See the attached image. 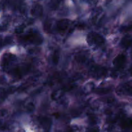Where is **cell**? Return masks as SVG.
I'll return each instance as SVG.
<instances>
[{"mask_svg": "<svg viewBox=\"0 0 132 132\" xmlns=\"http://www.w3.org/2000/svg\"><path fill=\"white\" fill-rule=\"evenodd\" d=\"M87 41L89 45L92 46H100L104 43L105 39L103 36H101L99 34L92 32L88 35Z\"/></svg>", "mask_w": 132, "mask_h": 132, "instance_id": "obj_3", "label": "cell"}, {"mask_svg": "<svg viewBox=\"0 0 132 132\" xmlns=\"http://www.w3.org/2000/svg\"><path fill=\"white\" fill-rule=\"evenodd\" d=\"M70 21L68 19H62L57 23V29L59 32L64 33L69 28Z\"/></svg>", "mask_w": 132, "mask_h": 132, "instance_id": "obj_7", "label": "cell"}, {"mask_svg": "<svg viewBox=\"0 0 132 132\" xmlns=\"http://www.w3.org/2000/svg\"><path fill=\"white\" fill-rule=\"evenodd\" d=\"M6 92L3 89H0V103L5 99V97H6Z\"/></svg>", "mask_w": 132, "mask_h": 132, "instance_id": "obj_17", "label": "cell"}, {"mask_svg": "<svg viewBox=\"0 0 132 132\" xmlns=\"http://www.w3.org/2000/svg\"><path fill=\"white\" fill-rule=\"evenodd\" d=\"M11 41H12V39L10 37H6V39H5V41H4V44H5V45L9 44Z\"/></svg>", "mask_w": 132, "mask_h": 132, "instance_id": "obj_22", "label": "cell"}, {"mask_svg": "<svg viewBox=\"0 0 132 132\" xmlns=\"http://www.w3.org/2000/svg\"><path fill=\"white\" fill-rule=\"evenodd\" d=\"M132 44V37L131 36H126L122 39L121 41V45L125 48H128Z\"/></svg>", "mask_w": 132, "mask_h": 132, "instance_id": "obj_10", "label": "cell"}, {"mask_svg": "<svg viewBox=\"0 0 132 132\" xmlns=\"http://www.w3.org/2000/svg\"><path fill=\"white\" fill-rule=\"evenodd\" d=\"M117 94L119 95L132 96V85L129 83L120 85L117 89Z\"/></svg>", "mask_w": 132, "mask_h": 132, "instance_id": "obj_5", "label": "cell"}, {"mask_svg": "<svg viewBox=\"0 0 132 132\" xmlns=\"http://www.w3.org/2000/svg\"><path fill=\"white\" fill-rule=\"evenodd\" d=\"M2 46V41H1V37H0V47Z\"/></svg>", "mask_w": 132, "mask_h": 132, "instance_id": "obj_24", "label": "cell"}, {"mask_svg": "<svg viewBox=\"0 0 132 132\" xmlns=\"http://www.w3.org/2000/svg\"><path fill=\"white\" fill-rule=\"evenodd\" d=\"M26 110H27V112H31L34 110V104L32 103H30L26 106Z\"/></svg>", "mask_w": 132, "mask_h": 132, "instance_id": "obj_16", "label": "cell"}, {"mask_svg": "<svg viewBox=\"0 0 132 132\" xmlns=\"http://www.w3.org/2000/svg\"><path fill=\"white\" fill-rule=\"evenodd\" d=\"M59 58H60V53H59V50H55L54 54H53L52 57V63L54 64H57L59 63Z\"/></svg>", "mask_w": 132, "mask_h": 132, "instance_id": "obj_14", "label": "cell"}, {"mask_svg": "<svg viewBox=\"0 0 132 132\" xmlns=\"http://www.w3.org/2000/svg\"><path fill=\"white\" fill-rule=\"evenodd\" d=\"M76 61H77V63H84L86 62V57H85V55L81 54V55H77V56L76 57Z\"/></svg>", "mask_w": 132, "mask_h": 132, "instance_id": "obj_15", "label": "cell"}, {"mask_svg": "<svg viewBox=\"0 0 132 132\" xmlns=\"http://www.w3.org/2000/svg\"><path fill=\"white\" fill-rule=\"evenodd\" d=\"M90 121L91 123H94V122H96V117H94V116H91L90 117Z\"/></svg>", "mask_w": 132, "mask_h": 132, "instance_id": "obj_23", "label": "cell"}, {"mask_svg": "<svg viewBox=\"0 0 132 132\" xmlns=\"http://www.w3.org/2000/svg\"><path fill=\"white\" fill-rule=\"evenodd\" d=\"M39 122L45 130H49L52 126V120L47 117H41L39 118Z\"/></svg>", "mask_w": 132, "mask_h": 132, "instance_id": "obj_8", "label": "cell"}, {"mask_svg": "<svg viewBox=\"0 0 132 132\" xmlns=\"http://www.w3.org/2000/svg\"><path fill=\"white\" fill-rule=\"evenodd\" d=\"M94 85L93 83H89V84H87V85L85 86V90L87 92H89V91H92V90L94 89Z\"/></svg>", "mask_w": 132, "mask_h": 132, "instance_id": "obj_18", "label": "cell"}, {"mask_svg": "<svg viewBox=\"0 0 132 132\" xmlns=\"http://www.w3.org/2000/svg\"><path fill=\"white\" fill-rule=\"evenodd\" d=\"M104 101H105L106 103H112V102L114 101V98L112 97H109L108 98H106V99H104Z\"/></svg>", "mask_w": 132, "mask_h": 132, "instance_id": "obj_21", "label": "cell"}, {"mask_svg": "<svg viewBox=\"0 0 132 132\" xmlns=\"http://www.w3.org/2000/svg\"><path fill=\"white\" fill-rule=\"evenodd\" d=\"M64 90L61 89V90H57L55 91H54V92L52 94L51 97L53 100H58V99H60L61 97H62L63 94H64Z\"/></svg>", "mask_w": 132, "mask_h": 132, "instance_id": "obj_12", "label": "cell"}, {"mask_svg": "<svg viewBox=\"0 0 132 132\" xmlns=\"http://www.w3.org/2000/svg\"><path fill=\"white\" fill-rule=\"evenodd\" d=\"M23 30H24V28L23 27H19L15 28V32L16 34H21L23 32Z\"/></svg>", "mask_w": 132, "mask_h": 132, "instance_id": "obj_19", "label": "cell"}, {"mask_svg": "<svg viewBox=\"0 0 132 132\" xmlns=\"http://www.w3.org/2000/svg\"><path fill=\"white\" fill-rule=\"evenodd\" d=\"M112 91V89L110 88H100L95 90V92L99 95H104L110 93Z\"/></svg>", "mask_w": 132, "mask_h": 132, "instance_id": "obj_13", "label": "cell"}, {"mask_svg": "<svg viewBox=\"0 0 132 132\" xmlns=\"http://www.w3.org/2000/svg\"><path fill=\"white\" fill-rule=\"evenodd\" d=\"M120 126L122 128H130L132 127V119H124L121 121Z\"/></svg>", "mask_w": 132, "mask_h": 132, "instance_id": "obj_11", "label": "cell"}, {"mask_svg": "<svg viewBox=\"0 0 132 132\" xmlns=\"http://www.w3.org/2000/svg\"><path fill=\"white\" fill-rule=\"evenodd\" d=\"M90 72L93 77L96 78H102L107 75V70L101 67H92Z\"/></svg>", "mask_w": 132, "mask_h": 132, "instance_id": "obj_4", "label": "cell"}, {"mask_svg": "<svg viewBox=\"0 0 132 132\" xmlns=\"http://www.w3.org/2000/svg\"><path fill=\"white\" fill-rule=\"evenodd\" d=\"M20 39L23 42H30L36 45H41L43 42V38L41 35L35 33L32 30L29 31L25 36L21 37Z\"/></svg>", "mask_w": 132, "mask_h": 132, "instance_id": "obj_1", "label": "cell"}, {"mask_svg": "<svg viewBox=\"0 0 132 132\" xmlns=\"http://www.w3.org/2000/svg\"><path fill=\"white\" fill-rule=\"evenodd\" d=\"M16 58L13 54L10 53H6L3 55L1 58V69L3 71H8L10 70V68L13 64L15 63Z\"/></svg>", "mask_w": 132, "mask_h": 132, "instance_id": "obj_2", "label": "cell"}, {"mask_svg": "<svg viewBox=\"0 0 132 132\" xmlns=\"http://www.w3.org/2000/svg\"><path fill=\"white\" fill-rule=\"evenodd\" d=\"M126 61V58L124 54H119L113 61V64L117 69H121L124 67Z\"/></svg>", "mask_w": 132, "mask_h": 132, "instance_id": "obj_6", "label": "cell"}, {"mask_svg": "<svg viewBox=\"0 0 132 132\" xmlns=\"http://www.w3.org/2000/svg\"><path fill=\"white\" fill-rule=\"evenodd\" d=\"M43 7L39 4H36L34 5L31 10V14L33 16L38 18L42 15L43 14Z\"/></svg>", "mask_w": 132, "mask_h": 132, "instance_id": "obj_9", "label": "cell"}, {"mask_svg": "<svg viewBox=\"0 0 132 132\" xmlns=\"http://www.w3.org/2000/svg\"><path fill=\"white\" fill-rule=\"evenodd\" d=\"M99 129L97 127H94L92 128H90V130H88L87 132H99Z\"/></svg>", "mask_w": 132, "mask_h": 132, "instance_id": "obj_20", "label": "cell"}, {"mask_svg": "<svg viewBox=\"0 0 132 132\" xmlns=\"http://www.w3.org/2000/svg\"><path fill=\"white\" fill-rule=\"evenodd\" d=\"M130 74L132 76V67H131V68L130 69Z\"/></svg>", "mask_w": 132, "mask_h": 132, "instance_id": "obj_25", "label": "cell"}]
</instances>
